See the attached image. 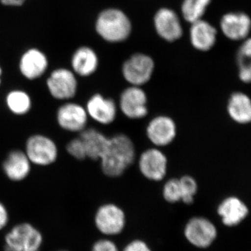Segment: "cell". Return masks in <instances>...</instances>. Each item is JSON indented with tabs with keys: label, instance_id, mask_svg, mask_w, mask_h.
<instances>
[{
	"label": "cell",
	"instance_id": "obj_1",
	"mask_svg": "<svg viewBox=\"0 0 251 251\" xmlns=\"http://www.w3.org/2000/svg\"><path fill=\"white\" fill-rule=\"evenodd\" d=\"M136 151L133 140L124 133L113 135L103 156L99 160L105 176L116 178L125 174L135 161Z\"/></svg>",
	"mask_w": 251,
	"mask_h": 251
},
{
	"label": "cell",
	"instance_id": "obj_2",
	"mask_svg": "<svg viewBox=\"0 0 251 251\" xmlns=\"http://www.w3.org/2000/svg\"><path fill=\"white\" fill-rule=\"evenodd\" d=\"M95 30L108 43H120L129 37L132 25L129 18L122 10L108 8L100 11L96 19Z\"/></svg>",
	"mask_w": 251,
	"mask_h": 251
},
{
	"label": "cell",
	"instance_id": "obj_3",
	"mask_svg": "<svg viewBox=\"0 0 251 251\" xmlns=\"http://www.w3.org/2000/svg\"><path fill=\"white\" fill-rule=\"evenodd\" d=\"M44 236L28 222L15 225L4 237V251H40Z\"/></svg>",
	"mask_w": 251,
	"mask_h": 251
},
{
	"label": "cell",
	"instance_id": "obj_4",
	"mask_svg": "<svg viewBox=\"0 0 251 251\" xmlns=\"http://www.w3.org/2000/svg\"><path fill=\"white\" fill-rule=\"evenodd\" d=\"M94 226L105 237L119 235L125 230L126 216L120 206L108 202L99 206L94 217Z\"/></svg>",
	"mask_w": 251,
	"mask_h": 251
},
{
	"label": "cell",
	"instance_id": "obj_5",
	"mask_svg": "<svg viewBox=\"0 0 251 251\" xmlns=\"http://www.w3.org/2000/svg\"><path fill=\"white\" fill-rule=\"evenodd\" d=\"M25 152L31 164L46 167L53 164L58 158L57 144L46 135L34 134L26 140Z\"/></svg>",
	"mask_w": 251,
	"mask_h": 251
},
{
	"label": "cell",
	"instance_id": "obj_6",
	"mask_svg": "<svg viewBox=\"0 0 251 251\" xmlns=\"http://www.w3.org/2000/svg\"><path fill=\"white\" fill-rule=\"evenodd\" d=\"M184 237L193 247L199 249H208L218 237L216 225L204 216L191 218L184 226Z\"/></svg>",
	"mask_w": 251,
	"mask_h": 251
},
{
	"label": "cell",
	"instance_id": "obj_7",
	"mask_svg": "<svg viewBox=\"0 0 251 251\" xmlns=\"http://www.w3.org/2000/svg\"><path fill=\"white\" fill-rule=\"evenodd\" d=\"M46 87L56 100H70L76 95L78 82L72 69L59 67L54 69L46 80Z\"/></svg>",
	"mask_w": 251,
	"mask_h": 251
},
{
	"label": "cell",
	"instance_id": "obj_8",
	"mask_svg": "<svg viewBox=\"0 0 251 251\" xmlns=\"http://www.w3.org/2000/svg\"><path fill=\"white\" fill-rule=\"evenodd\" d=\"M154 69V61L150 56L135 53L124 63L122 72L124 78L130 85L143 87L151 80Z\"/></svg>",
	"mask_w": 251,
	"mask_h": 251
},
{
	"label": "cell",
	"instance_id": "obj_9",
	"mask_svg": "<svg viewBox=\"0 0 251 251\" xmlns=\"http://www.w3.org/2000/svg\"><path fill=\"white\" fill-rule=\"evenodd\" d=\"M148 97L142 87L130 85L125 89L119 99V108L130 120H140L149 113Z\"/></svg>",
	"mask_w": 251,
	"mask_h": 251
},
{
	"label": "cell",
	"instance_id": "obj_10",
	"mask_svg": "<svg viewBox=\"0 0 251 251\" xmlns=\"http://www.w3.org/2000/svg\"><path fill=\"white\" fill-rule=\"evenodd\" d=\"M168 161L166 155L159 148H149L140 154L138 168L145 179L161 181L168 173Z\"/></svg>",
	"mask_w": 251,
	"mask_h": 251
},
{
	"label": "cell",
	"instance_id": "obj_11",
	"mask_svg": "<svg viewBox=\"0 0 251 251\" xmlns=\"http://www.w3.org/2000/svg\"><path fill=\"white\" fill-rule=\"evenodd\" d=\"M89 117L85 107L75 102L63 103L56 112L57 125L71 133H80L87 128Z\"/></svg>",
	"mask_w": 251,
	"mask_h": 251
},
{
	"label": "cell",
	"instance_id": "obj_12",
	"mask_svg": "<svg viewBox=\"0 0 251 251\" xmlns=\"http://www.w3.org/2000/svg\"><path fill=\"white\" fill-rule=\"evenodd\" d=\"M146 135L155 148L168 146L174 141L177 135L176 122L168 115H157L149 122Z\"/></svg>",
	"mask_w": 251,
	"mask_h": 251
},
{
	"label": "cell",
	"instance_id": "obj_13",
	"mask_svg": "<svg viewBox=\"0 0 251 251\" xmlns=\"http://www.w3.org/2000/svg\"><path fill=\"white\" fill-rule=\"evenodd\" d=\"M89 118L102 125H111L116 120L118 106L114 99L94 94L85 106Z\"/></svg>",
	"mask_w": 251,
	"mask_h": 251
},
{
	"label": "cell",
	"instance_id": "obj_14",
	"mask_svg": "<svg viewBox=\"0 0 251 251\" xmlns=\"http://www.w3.org/2000/svg\"><path fill=\"white\" fill-rule=\"evenodd\" d=\"M49 67V60L44 51L37 48H30L25 51L18 62L21 75L29 80L40 78Z\"/></svg>",
	"mask_w": 251,
	"mask_h": 251
},
{
	"label": "cell",
	"instance_id": "obj_15",
	"mask_svg": "<svg viewBox=\"0 0 251 251\" xmlns=\"http://www.w3.org/2000/svg\"><path fill=\"white\" fill-rule=\"evenodd\" d=\"M157 34L168 42L179 40L183 34L182 26L177 14L169 8H161L153 18Z\"/></svg>",
	"mask_w": 251,
	"mask_h": 251
},
{
	"label": "cell",
	"instance_id": "obj_16",
	"mask_svg": "<svg viewBox=\"0 0 251 251\" xmlns=\"http://www.w3.org/2000/svg\"><path fill=\"white\" fill-rule=\"evenodd\" d=\"M217 214L221 222L227 227L242 224L249 214V209L241 198L231 196L226 197L217 206Z\"/></svg>",
	"mask_w": 251,
	"mask_h": 251
},
{
	"label": "cell",
	"instance_id": "obj_17",
	"mask_svg": "<svg viewBox=\"0 0 251 251\" xmlns=\"http://www.w3.org/2000/svg\"><path fill=\"white\" fill-rule=\"evenodd\" d=\"M220 27L224 35L230 40L247 39L250 34L251 18L245 13H227L221 18Z\"/></svg>",
	"mask_w": 251,
	"mask_h": 251
},
{
	"label": "cell",
	"instance_id": "obj_18",
	"mask_svg": "<svg viewBox=\"0 0 251 251\" xmlns=\"http://www.w3.org/2000/svg\"><path fill=\"white\" fill-rule=\"evenodd\" d=\"M31 165L24 151L14 150L9 151L3 161L2 170L8 179L19 182L30 174Z\"/></svg>",
	"mask_w": 251,
	"mask_h": 251
},
{
	"label": "cell",
	"instance_id": "obj_19",
	"mask_svg": "<svg viewBox=\"0 0 251 251\" xmlns=\"http://www.w3.org/2000/svg\"><path fill=\"white\" fill-rule=\"evenodd\" d=\"M99 65L98 54L90 46L77 48L71 58V69L77 76H91L97 72Z\"/></svg>",
	"mask_w": 251,
	"mask_h": 251
},
{
	"label": "cell",
	"instance_id": "obj_20",
	"mask_svg": "<svg viewBox=\"0 0 251 251\" xmlns=\"http://www.w3.org/2000/svg\"><path fill=\"white\" fill-rule=\"evenodd\" d=\"M217 31L210 23L201 19L191 23L190 39L194 49L200 51L210 50L216 42Z\"/></svg>",
	"mask_w": 251,
	"mask_h": 251
},
{
	"label": "cell",
	"instance_id": "obj_21",
	"mask_svg": "<svg viewBox=\"0 0 251 251\" xmlns=\"http://www.w3.org/2000/svg\"><path fill=\"white\" fill-rule=\"evenodd\" d=\"M229 118L239 125H246L251 121V100L248 94L234 92L229 96L227 103Z\"/></svg>",
	"mask_w": 251,
	"mask_h": 251
},
{
	"label": "cell",
	"instance_id": "obj_22",
	"mask_svg": "<svg viewBox=\"0 0 251 251\" xmlns=\"http://www.w3.org/2000/svg\"><path fill=\"white\" fill-rule=\"evenodd\" d=\"M79 136L85 146L87 158L99 161L108 147L110 137L94 128H86Z\"/></svg>",
	"mask_w": 251,
	"mask_h": 251
},
{
	"label": "cell",
	"instance_id": "obj_23",
	"mask_svg": "<svg viewBox=\"0 0 251 251\" xmlns=\"http://www.w3.org/2000/svg\"><path fill=\"white\" fill-rule=\"evenodd\" d=\"M6 105L11 113L23 116L30 111L32 100L29 94L23 90H11L5 99Z\"/></svg>",
	"mask_w": 251,
	"mask_h": 251
},
{
	"label": "cell",
	"instance_id": "obj_24",
	"mask_svg": "<svg viewBox=\"0 0 251 251\" xmlns=\"http://www.w3.org/2000/svg\"><path fill=\"white\" fill-rule=\"evenodd\" d=\"M211 1L212 0H184L181 4L183 17L191 24L202 19Z\"/></svg>",
	"mask_w": 251,
	"mask_h": 251
},
{
	"label": "cell",
	"instance_id": "obj_25",
	"mask_svg": "<svg viewBox=\"0 0 251 251\" xmlns=\"http://www.w3.org/2000/svg\"><path fill=\"white\" fill-rule=\"evenodd\" d=\"M181 190V202L190 205L194 202L195 196L197 194V181L191 175H184L179 178Z\"/></svg>",
	"mask_w": 251,
	"mask_h": 251
},
{
	"label": "cell",
	"instance_id": "obj_26",
	"mask_svg": "<svg viewBox=\"0 0 251 251\" xmlns=\"http://www.w3.org/2000/svg\"><path fill=\"white\" fill-rule=\"evenodd\" d=\"M167 202L175 204L181 202V190L179 178H171L165 183L162 191Z\"/></svg>",
	"mask_w": 251,
	"mask_h": 251
},
{
	"label": "cell",
	"instance_id": "obj_27",
	"mask_svg": "<svg viewBox=\"0 0 251 251\" xmlns=\"http://www.w3.org/2000/svg\"><path fill=\"white\" fill-rule=\"evenodd\" d=\"M66 150L71 156L78 161H82L87 158L85 146L80 136L71 140L67 144Z\"/></svg>",
	"mask_w": 251,
	"mask_h": 251
},
{
	"label": "cell",
	"instance_id": "obj_28",
	"mask_svg": "<svg viewBox=\"0 0 251 251\" xmlns=\"http://www.w3.org/2000/svg\"><path fill=\"white\" fill-rule=\"evenodd\" d=\"M251 41L247 39L241 46L237 54L238 67L251 66Z\"/></svg>",
	"mask_w": 251,
	"mask_h": 251
},
{
	"label": "cell",
	"instance_id": "obj_29",
	"mask_svg": "<svg viewBox=\"0 0 251 251\" xmlns=\"http://www.w3.org/2000/svg\"><path fill=\"white\" fill-rule=\"evenodd\" d=\"M90 251H120L118 247L113 241L108 238H102L96 241L91 248Z\"/></svg>",
	"mask_w": 251,
	"mask_h": 251
},
{
	"label": "cell",
	"instance_id": "obj_30",
	"mask_svg": "<svg viewBox=\"0 0 251 251\" xmlns=\"http://www.w3.org/2000/svg\"><path fill=\"white\" fill-rule=\"evenodd\" d=\"M122 251H152V250L145 241L137 239L128 242Z\"/></svg>",
	"mask_w": 251,
	"mask_h": 251
},
{
	"label": "cell",
	"instance_id": "obj_31",
	"mask_svg": "<svg viewBox=\"0 0 251 251\" xmlns=\"http://www.w3.org/2000/svg\"><path fill=\"white\" fill-rule=\"evenodd\" d=\"M9 223V213L6 206L0 202V231L6 228Z\"/></svg>",
	"mask_w": 251,
	"mask_h": 251
},
{
	"label": "cell",
	"instance_id": "obj_32",
	"mask_svg": "<svg viewBox=\"0 0 251 251\" xmlns=\"http://www.w3.org/2000/svg\"><path fill=\"white\" fill-rule=\"evenodd\" d=\"M27 0H0V3L4 6L18 7L23 6Z\"/></svg>",
	"mask_w": 251,
	"mask_h": 251
},
{
	"label": "cell",
	"instance_id": "obj_33",
	"mask_svg": "<svg viewBox=\"0 0 251 251\" xmlns=\"http://www.w3.org/2000/svg\"><path fill=\"white\" fill-rule=\"evenodd\" d=\"M3 71L2 69H1V66H0V85L1 83V76H2Z\"/></svg>",
	"mask_w": 251,
	"mask_h": 251
},
{
	"label": "cell",
	"instance_id": "obj_34",
	"mask_svg": "<svg viewBox=\"0 0 251 251\" xmlns=\"http://www.w3.org/2000/svg\"><path fill=\"white\" fill-rule=\"evenodd\" d=\"M55 251H69L65 250V249H61V250Z\"/></svg>",
	"mask_w": 251,
	"mask_h": 251
}]
</instances>
